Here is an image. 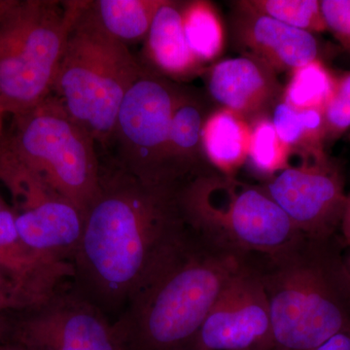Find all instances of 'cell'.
Instances as JSON below:
<instances>
[{
    "label": "cell",
    "instance_id": "6da1fadb",
    "mask_svg": "<svg viewBox=\"0 0 350 350\" xmlns=\"http://www.w3.org/2000/svg\"><path fill=\"white\" fill-rule=\"evenodd\" d=\"M181 187L144 183L118 165L101 172L72 261L71 287L113 322L187 238Z\"/></svg>",
    "mask_w": 350,
    "mask_h": 350
},
{
    "label": "cell",
    "instance_id": "7a4b0ae2",
    "mask_svg": "<svg viewBox=\"0 0 350 350\" xmlns=\"http://www.w3.org/2000/svg\"><path fill=\"white\" fill-rule=\"evenodd\" d=\"M340 234H299L269 254H250L271 313L273 350H317L350 327V275Z\"/></svg>",
    "mask_w": 350,
    "mask_h": 350
},
{
    "label": "cell",
    "instance_id": "3957f363",
    "mask_svg": "<svg viewBox=\"0 0 350 350\" xmlns=\"http://www.w3.org/2000/svg\"><path fill=\"white\" fill-rule=\"evenodd\" d=\"M247 255L187 238L114 322L124 350H189L207 314Z\"/></svg>",
    "mask_w": 350,
    "mask_h": 350
},
{
    "label": "cell",
    "instance_id": "277c9868",
    "mask_svg": "<svg viewBox=\"0 0 350 350\" xmlns=\"http://www.w3.org/2000/svg\"><path fill=\"white\" fill-rule=\"evenodd\" d=\"M87 7L88 1L69 32L53 92L94 142L107 147L122 101L147 69L126 44L96 24Z\"/></svg>",
    "mask_w": 350,
    "mask_h": 350
},
{
    "label": "cell",
    "instance_id": "5b68a950",
    "mask_svg": "<svg viewBox=\"0 0 350 350\" xmlns=\"http://www.w3.org/2000/svg\"><path fill=\"white\" fill-rule=\"evenodd\" d=\"M84 0H17L0 20V105L12 116L52 94Z\"/></svg>",
    "mask_w": 350,
    "mask_h": 350
},
{
    "label": "cell",
    "instance_id": "8992f818",
    "mask_svg": "<svg viewBox=\"0 0 350 350\" xmlns=\"http://www.w3.org/2000/svg\"><path fill=\"white\" fill-rule=\"evenodd\" d=\"M180 204L193 231L239 254H269L301 234L262 185L215 170L182 185Z\"/></svg>",
    "mask_w": 350,
    "mask_h": 350
},
{
    "label": "cell",
    "instance_id": "52a82bcc",
    "mask_svg": "<svg viewBox=\"0 0 350 350\" xmlns=\"http://www.w3.org/2000/svg\"><path fill=\"white\" fill-rule=\"evenodd\" d=\"M12 117L2 151L41 175L85 217L100 186L93 137L54 94Z\"/></svg>",
    "mask_w": 350,
    "mask_h": 350
},
{
    "label": "cell",
    "instance_id": "ba28073f",
    "mask_svg": "<svg viewBox=\"0 0 350 350\" xmlns=\"http://www.w3.org/2000/svg\"><path fill=\"white\" fill-rule=\"evenodd\" d=\"M181 87L147 68L122 101L112 140L118 167L144 183L175 185L167 172V144Z\"/></svg>",
    "mask_w": 350,
    "mask_h": 350
},
{
    "label": "cell",
    "instance_id": "9c48e42d",
    "mask_svg": "<svg viewBox=\"0 0 350 350\" xmlns=\"http://www.w3.org/2000/svg\"><path fill=\"white\" fill-rule=\"evenodd\" d=\"M0 183L10 194L21 238L54 264H71L81 239L84 215L41 175L0 154Z\"/></svg>",
    "mask_w": 350,
    "mask_h": 350
},
{
    "label": "cell",
    "instance_id": "30bf717a",
    "mask_svg": "<svg viewBox=\"0 0 350 350\" xmlns=\"http://www.w3.org/2000/svg\"><path fill=\"white\" fill-rule=\"evenodd\" d=\"M8 342L27 350H124L114 322L72 287L17 313Z\"/></svg>",
    "mask_w": 350,
    "mask_h": 350
},
{
    "label": "cell",
    "instance_id": "8fae6325",
    "mask_svg": "<svg viewBox=\"0 0 350 350\" xmlns=\"http://www.w3.org/2000/svg\"><path fill=\"white\" fill-rule=\"evenodd\" d=\"M268 299L247 255L226 283L189 350H273Z\"/></svg>",
    "mask_w": 350,
    "mask_h": 350
},
{
    "label": "cell",
    "instance_id": "7c38bea8",
    "mask_svg": "<svg viewBox=\"0 0 350 350\" xmlns=\"http://www.w3.org/2000/svg\"><path fill=\"white\" fill-rule=\"evenodd\" d=\"M262 186L301 234L313 238L338 234L347 194L342 170L328 155L303 160Z\"/></svg>",
    "mask_w": 350,
    "mask_h": 350
},
{
    "label": "cell",
    "instance_id": "4fadbf2b",
    "mask_svg": "<svg viewBox=\"0 0 350 350\" xmlns=\"http://www.w3.org/2000/svg\"><path fill=\"white\" fill-rule=\"evenodd\" d=\"M234 7L231 17L232 41L243 51V55L260 59L278 75L284 71L291 72L321 59V48L312 32L295 29L236 4Z\"/></svg>",
    "mask_w": 350,
    "mask_h": 350
},
{
    "label": "cell",
    "instance_id": "5bb4252c",
    "mask_svg": "<svg viewBox=\"0 0 350 350\" xmlns=\"http://www.w3.org/2000/svg\"><path fill=\"white\" fill-rule=\"evenodd\" d=\"M207 93L221 108L248 122L271 114L282 98L278 73L268 64L241 55L222 59L207 69Z\"/></svg>",
    "mask_w": 350,
    "mask_h": 350
},
{
    "label": "cell",
    "instance_id": "9a60e30c",
    "mask_svg": "<svg viewBox=\"0 0 350 350\" xmlns=\"http://www.w3.org/2000/svg\"><path fill=\"white\" fill-rule=\"evenodd\" d=\"M0 271L42 304L72 280L71 264H54L38 256L21 238L12 206L0 195Z\"/></svg>",
    "mask_w": 350,
    "mask_h": 350
},
{
    "label": "cell",
    "instance_id": "2e32d148",
    "mask_svg": "<svg viewBox=\"0 0 350 350\" xmlns=\"http://www.w3.org/2000/svg\"><path fill=\"white\" fill-rule=\"evenodd\" d=\"M209 113L206 101L199 92L181 87L167 144V172L175 185H184L214 170L207 162L202 146V129Z\"/></svg>",
    "mask_w": 350,
    "mask_h": 350
},
{
    "label": "cell",
    "instance_id": "e0dca14e",
    "mask_svg": "<svg viewBox=\"0 0 350 350\" xmlns=\"http://www.w3.org/2000/svg\"><path fill=\"white\" fill-rule=\"evenodd\" d=\"M182 2L165 0L145 38L144 55L153 72L172 81L202 75L204 64L189 48L182 25Z\"/></svg>",
    "mask_w": 350,
    "mask_h": 350
},
{
    "label": "cell",
    "instance_id": "ac0fdd59",
    "mask_svg": "<svg viewBox=\"0 0 350 350\" xmlns=\"http://www.w3.org/2000/svg\"><path fill=\"white\" fill-rule=\"evenodd\" d=\"M251 126L236 113L219 107L209 113L202 129L207 162L218 174L237 177L247 162Z\"/></svg>",
    "mask_w": 350,
    "mask_h": 350
},
{
    "label": "cell",
    "instance_id": "d6986e66",
    "mask_svg": "<svg viewBox=\"0 0 350 350\" xmlns=\"http://www.w3.org/2000/svg\"><path fill=\"white\" fill-rule=\"evenodd\" d=\"M280 139L303 160L327 156L323 109H300L280 100L271 113Z\"/></svg>",
    "mask_w": 350,
    "mask_h": 350
},
{
    "label": "cell",
    "instance_id": "ffe728a7",
    "mask_svg": "<svg viewBox=\"0 0 350 350\" xmlns=\"http://www.w3.org/2000/svg\"><path fill=\"white\" fill-rule=\"evenodd\" d=\"M165 0H96L88 12L113 38L126 42L145 39L157 11Z\"/></svg>",
    "mask_w": 350,
    "mask_h": 350
},
{
    "label": "cell",
    "instance_id": "44dd1931",
    "mask_svg": "<svg viewBox=\"0 0 350 350\" xmlns=\"http://www.w3.org/2000/svg\"><path fill=\"white\" fill-rule=\"evenodd\" d=\"M182 25L190 50L200 64L211 63L222 55L226 36L222 19L211 2H184Z\"/></svg>",
    "mask_w": 350,
    "mask_h": 350
},
{
    "label": "cell",
    "instance_id": "7402d4cb",
    "mask_svg": "<svg viewBox=\"0 0 350 350\" xmlns=\"http://www.w3.org/2000/svg\"><path fill=\"white\" fill-rule=\"evenodd\" d=\"M335 81V73L321 59H317L291 71L289 81L283 89L282 100L300 109H324Z\"/></svg>",
    "mask_w": 350,
    "mask_h": 350
},
{
    "label": "cell",
    "instance_id": "603a6c76",
    "mask_svg": "<svg viewBox=\"0 0 350 350\" xmlns=\"http://www.w3.org/2000/svg\"><path fill=\"white\" fill-rule=\"evenodd\" d=\"M251 133L247 162L258 175L273 178L291 167L292 151L276 133L271 115L250 122Z\"/></svg>",
    "mask_w": 350,
    "mask_h": 350
},
{
    "label": "cell",
    "instance_id": "cb8c5ba5",
    "mask_svg": "<svg viewBox=\"0 0 350 350\" xmlns=\"http://www.w3.org/2000/svg\"><path fill=\"white\" fill-rule=\"evenodd\" d=\"M234 4L301 31L312 33L327 31L319 0H239Z\"/></svg>",
    "mask_w": 350,
    "mask_h": 350
},
{
    "label": "cell",
    "instance_id": "d4e9b609",
    "mask_svg": "<svg viewBox=\"0 0 350 350\" xmlns=\"http://www.w3.org/2000/svg\"><path fill=\"white\" fill-rule=\"evenodd\" d=\"M326 146L350 129V71L336 75L335 86L324 107Z\"/></svg>",
    "mask_w": 350,
    "mask_h": 350
},
{
    "label": "cell",
    "instance_id": "484cf974",
    "mask_svg": "<svg viewBox=\"0 0 350 350\" xmlns=\"http://www.w3.org/2000/svg\"><path fill=\"white\" fill-rule=\"evenodd\" d=\"M320 2L327 31H330L340 45L350 52V0Z\"/></svg>",
    "mask_w": 350,
    "mask_h": 350
},
{
    "label": "cell",
    "instance_id": "4316f807",
    "mask_svg": "<svg viewBox=\"0 0 350 350\" xmlns=\"http://www.w3.org/2000/svg\"><path fill=\"white\" fill-rule=\"evenodd\" d=\"M38 305L33 297L0 271V313H20Z\"/></svg>",
    "mask_w": 350,
    "mask_h": 350
},
{
    "label": "cell",
    "instance_id": "83f0119b",
    "mask_svg": "<svg viewBox=\"0 0 350 350\" xmlns=\"http://www.w3.org/2000/svg\"><path fill=\"white\" fill-rule=\"evenodd\" d=\"M317 350H350V327L332 337Z\"/></svg>",
    "mask_w": 350,
    "mask_h": 350
},
{
    "label": "cell",
    "instance_id": "f1b7e54d",
    "mask_svg": "<svg viewBox=\"0 0 350 350\" xmlns=\"http://www.w3.org/2000/svg\"><path fill=\"white\" fill-rule=\"evenodd\" d=\"M338 234H340V241H342L345 248H350V193L347 195L344 215H342V222H340Z\"/></svg>",
    "mask_w": 350,
    "mask_h": 350
},
{
    "label": "cell",
    "instance_id": "f546056e",
    "mask_svg": "<svg viewBox=\"0 0 350 350\" xmlns=\"http://www.w3.org/2000/svg\"><path fill=\"white\" fill-rule=\"evenodd\" d=\"M14 317L8 313H0V345L9 342L12 332Z\"/></svg>",
    "mask_w": 350,
    "mask_h": 350
},
{
    "label": "cell",
    "instance_id": "4dcf8cb0",
    "mask_svg": "<svg viewBox=\"0 0 350 350\" xmlns=\"http://www.w3.org/2000/svg\"><path fill=\"white\" fill-rule=\"evenodd\" d=\"M17 0H0V20L15 5Z\"/></svg>",
    "mask_w": 350,
    "mask_h": 350
},
{
    "label": "cell",
    "instance_id": "1f68e13d",
    "mask_svg": "<svg viewBox=\"0 0 350 350\" xmlns=\"http://www.w3.org/2000/svg\"><path fill=\"white\" fill-rule=\"evenodd\" d=\"M6 113L0 105V154L3 148L4 138H5V131H4V116Z\"/></svg>",
    "mask_w": 350,
    "mask_h": 350
},
{
    "label": "cell",
    "instance_id": "d6a6232c",
    "mask_svg": "<svg viewBox=\"0 0 350 350\" xmlns=\"http://www.w3.org/2000/svg\"><path fill=\"white\" fill-rule=\"evenodd\" d=\"M0 350H27L20 345L13 344V342H5V344L0 345Z\"/></svg>",
    "mask_w": 350,
    "mask_h": 350
},
{
    "label": "cell",
    "instance_id": "836d02e7",
    "mask_svg": "<svg viewBox=\"0 0 350 350\" xmlns=\"http://www.w3.org/2000/svg\"><path fill=\"white\" fill-rule=\"evenodd\" d=\"M345 262L350 275V250L347 252V254H345Z\"/></svg>",
    "mask_w": 350,
    "mask_h": 350
}]
</instances>
